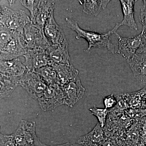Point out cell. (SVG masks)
Returning <instances> with one entry per match:
<instances>
[{
    "label": "cell",
    "mask_w": 146,
    "mask_h": 146,
    "mask_svg": "<svg viewBox=\"0 0 146 146\" xmlns=\"http://www.w3.org/2000/svg\"><path fill=\"white\" fill-rule=\"evenodd\" d=\"M0 63L1 74L5 75L20 78L27 71L23 63L18 58L8 61H1Z\"/></svg>",
    "instance_id": "17"
},
{
    "label": "cell",
    "mask_w": 146,
    "mask_h": 146,
    "mask_svg": "<svg viewBox=\"0 0 146 146\" xmlns=\"http://www.w3.org/2000/svg\"><path fill=\"white\" fill-rule=\"evenodd\" d=\"M18 85L23 87L31 97L36 100L41 97L48 86L39 75L35 72L27 70L20 77Z\"/></svg>",
    "instance_id": "7"
},
{
    "label": "cell",
    "mask_w": 146,
    "mask_h": 146,
    "mask_svg": "<svg viewBox=\"0 0 146 146\" xmlns=\"http://www.w3.org/2000/svg\"><path fill=\"white\" fill-rule=\"evenodd\" d=\"M23 35L27 51L46 50L51 45L45 36L44 30L31 22L26 26Z\"/></svg>",
    "instance_id": "5"
},
{
    "label": "cell",
    "mask_w": 146,
    "mask_h": 146,
    "mask_svg": "<svg viewBox=\"0 0 146 146\" xmlns=\"http://www.w3.org/2000/svg\"><path fill=\"white\" fill-rule=\"evenodd\" d=\"M1 146H16L13 139V134L5 135L1 133Z\"/></svg>",
    "instance_id": "26"
},
{
    "label": "cell",
    "mask_w": 146,
    "mask_h": 146,
    "mask_svg": "<svg viewBox=\"0 0 146 146\" xmlns=\"http://www.w3.org/2000/svg\"><path fill=\"white\" fill-rule=\"evenodd\" d=\"M52 146H84L80 144L76 143H66L62 144V145H53Z\"/></svg>",
    "instance_id": "28"
},
{
    "label": "cell",
    "mask_w": 146,
    "mask_h": 146,
    "mask_svg": "<svg viewBox=\"0 0 146 146\" xmlns=\"http://www.w3.org/2000/svg\"><path fill=\"white\" fill-rule=\"evenodd\" d=\"M37 100L44 111L52 110L65 104L64 93L61 86L58 84L48 86Z\"/></svg>",
    "instance_id": "6"
},
{
    "label": "cell",
    "mask_w": 146,
    "mask_h": 146,
    "mask_svg": "<svg viewBox=\"0 0 146 146\" xmlns=\"http://www.w3.org/2000/svg\"><path fill=\"white\" fill-rule=\"evenodd\" d=\"M136 1L133 0L119 1L123 14V20L119 23L120 27L125 26L131 30H138V25L134 18V6Z\"/></svg>",
    "instance_id": "15"
},
{
    "label": "cell",
    "mask_w": 146,
    "mask_h": 146,
    "mask_svg": "<svg viewBox=\"0 0 146 146\" xmlns=\"http://www.w3.org/2000/svg\"><path fill=\"white\" fill-rule=\"evenodd\" d=\"M65 21L68 27L76 33V39L83 38L88 42V48L85 50L86 52L91 51L92 48H98L107 49L113 54L116 52L115 45L112 44L109 38L111 35L116 33L120 27L118 23L116 24L114 28L107 33H99L82 29L79 26L78 22L72 19L66 18Z\"/></svg>",
    "instance_id": "1"
},
{
    "label": "cell",
    "mask_w": 146,
    "mask_h": 146,
    "mask_svg": "<svg viewBox=\"0 0 146 146\" xmlns=\"http://www.w3.org/2000/svg\"><path fill=\"white\" fill-rule=\"evenodd\" d=\"M110 1H79L82 5L83 11L88 15L98 16L103 10L107 7Z\"/></svg>",
    "instance_id": "19"
},
{
    "label": "cell",
    "mask_w": 146,
    "mask_h": 146,
    "mask_svg": "<svg viewBox=\"0 0 146 146\" xmlns=\"http://www.w3.org/2000/svg\"><path fill=\"white\" fill-rule=\"evenodd\" d=\"M64 93L65 104L73 107L83 98L85 89L78 76L61 86Z\"/></svg>",
    "instance_id": "9"
},
{
    "label": "cell",
    "mask_w": 146,
    "mask_h": 146,
    "mask_svg": "<svg viewBox=\"0 0 146 146\" xmlns=\"http://www.w3.org/2000/svg\"><path fill=\"white\" fill-rule=\"evenodd\" d=\"M126 62L134 78L142 84L146 85V50L141 47L135 55Z\"/></svg>",
    "instance_id": "10"
},
{
    "label": "cell",
    "mask_w": 146,
    "mask_h": 146,
    "mask_svg": "<svg viewBox=\"0 0 146 146\" xmlns=\"http://www.w3.org/2000/svg\"><path fill=\"white\" fill-rule=\"evenodd\" d=\"M57 74L58 84L62 86L78 76L79 71L71 63H54L51 65Z\"/></svg>",
    "instance_id": "14"
},
{
    "label": "cell",
    "mask_w": 146,
    "mask_h": 146,
    "mask_svg": "<svg viewBox=\"0 0 146 146\" xmlns=\"http://www.w3.org/2000/svg\"><path fill=\"white\" fill-rule=\"evenodd\" d=\"M91 114L96 117L101 127L103 128L105 125L108 110L105 108H99L94 106L89 109Z\"/></svg>",
    "instance_id": "22"
},
{
    "label": "cell",
    "mask_w": 146,
    "mask_h": 146,
    "mask_svg": "<svg viewBox=\"0 0 146 146\" xmlns=\"http://www.w3.org/2000/svg\"><path fill=\"white\" fill-rule=\"evenodd\" d=\"M46 53L49 60L48 65L54 63H71L67 39L58 44L50 45L47 49Z\"/></svg>",
    "instance_id": "12"
},
{
    "label": "cell",
    "mask_w": 146,
    "mask_h": 146,
    "mask_svg": "<svg viewBox=\"0 0 146 146\" xmlns=\"http://www.w3.org/2000/svg\"><path fill=\"white\" fill-rule=\"evenodd\" d=\"M117 37L119 54L126 60H130L135 55L138 50L143 46L146 38L143 33L136 36L124 37L115 33Z\"/></svg>",
    "instance_id": "8"
},
{
    "label": "cell",
    "mask_w": 146,
    "mask_h": 146,
    "mask_svg": "<svg viewBox=\"0 0 146 146\" xmlns=\"http://www.w3.org/2000/svg\"><path fill=\"white\" fill-rule=\"evenodd\" d=\"M22 5L25 7L29 11L30 13V17L31 21L34 18L35 16L39 4H40L41 1H34V0H24V1H20Z\"/></svg>",
    "instance_id": "23"
},
{
    "label": "cell",
    "mask_w": 146,
    "mask_h": 146,
    "mask_svg": "<svg viewBox=\"0 0 146 146\" xmlns=\"http://www.w3.org/2000/svg\"><path fill=\"white\" fill-rule=\"evenodd\" d=\"M30 17L23 10H13L5 6H1V25L13 31L23 33L27 24L31 23Z\"/></svg>",
    "instance_id": "2"
},
{
    "label": "cell",
    "mask_w": 146,
    "mask_h": 146,
    "mask_svg": "<svg viewBox=\"0 0 146 146\" xmlns=\"http://www.w3.org/2000/svg\"><path fill=\"white\" fill-rule=\"evenodd\" d=\"M14 31L1 25L0 26V48H2L11 39Z\"/></svg>",
    "instance_id": "24"
},
{
    "label": "cell",
    "mask_w": 146,
    "mask_h": 146,
    "mask_svg": "<svg viewBox=\"0 0 146 146\" xmlns=\"http://www.w3.org/2000/svg\"><path fill=\"white\" fill-rule=\"evenodd\" d=\"M8 1L9 5L11 7L14 4H15L16 1H12V0H11V1Z\"/></svg>",
    "instance_id": "29"
},
{
    "label": "cell",
    "mask_w": 146,
    "mask_h": 146,
    "mask_svg": "<svg viewBox=\"0 0 146 146\" xmlns=\"http://www.w3.org/2000/svg\"><path fill=\"white\" fill-rule=\"evenodd\" d=\"M20 78L10 76L1 74V99L9 97L16 87Z\"/></svg>",
    "instance_id": "20"
},
{
    "label": "cell",
    "mask_w": 146,
    "mask_h": 146,
    "mask_svg": "<svg viewBox=\"0 0 146 146\" xmlns=\"http://www.w3.org/2000/svg\"><path fill=\"white\" fill-rule=\"evenodd\" d=\"M54 1H41L31 23L44 30L45 23L54 12Z\"/></svg>",
    "instance_id": "16"
},
{
    "label": "cell",
    "mask_w": 146,
    "mask_h": 146,
    "mask_svg": "<svg viewBox=\"0 0 146 146\" xmlns=\"http://www.w3.org/2000/svg\"><path fill=\"white\" fill-rule=\"evenodd\" d=\"M35 122L22 120L13 134L16 146H48L43 143L36 135Z\"/></svg>",
    "instance_id": "3"
},
{
    "label": "cell",
    "mask_w": 146,
    "mask_h": 146,
    "mask_svg": "<svg viewBox=\"0 0 146 146\" xmlns=\"http://www.w3.org/2000/svg\"><path fill=\"white\" fill-rule=\"evenodd\" d=\"M27 52L23 33L14 31L10 41L0 48V60L1 61L12 60L23 56Z\"/></svg>",
    "instance_id": "4"
},
{
    "label": "cell",
    "mask_w": 146,
    "mask_h": 146,
    "mask_svg": "<svg viewBox=\"0 0 146 146\" xmlns=\"http://www.w3.org/2000/svg\"><path fill=\"white\" fill-rule=\"evenodd\" d=\"M139 21L143 26L142 32L146 38V1H143V5L141 9L139 17Z\"/></svg>",
    "instance_id": "25"
},
{
    "label": "cell",
    "mask_w": 146,
    "mask_h": 146,
    "mask_svg": "<svg viewBox=\"0 0 146 146\" xmlns=\"http://www.w3.org/2000/svg\"><path fill=\"white\" fill-rule=\"evenodd\" d=\"M103 102L104 108L108 110L115 106L117 103V101L114 94H112L104 98Z\"/></svg>",
    "instance_id": "27"
},
{
    "label": "cell",
    "mask_w": 146,
    "mask_h": 146,
    "mask_svg": "<svg viewBox=\"0 0 146 146\" xmlns=\"http://www.w3.org/2000/svg\"><path fill=\"white\" fill-rule=\"evenodd\" d=\"M142 48H143L145 49L146 50V38L145 39V43H144L143 46L141 47Z\"/></svg>",
    "instance_id": "30"
},
{
    "label": "cell",
    "mask_w": 146,
    "mask_h": 146,
    "mask_svg": "<svg viewBox=\"0 0 146 146\" xmlns=\"http://www.w3.org/2000/svg\"><path fill=\"white\" fill-rule=\"evenodd\" d=\"M46 50H29L23 56L25 58L23 64L27 70L34 72L48 65L49 60Z\"/></svg>",
    "instance_id": "11"
},
{
    "label": "cell",
    "mask_w": 146,
    "mask_h": 146,
    "mask_svg": "<svg viewBox=\"0 0 146 146\" xmlns=\"http://www.w3.org/2000/svg\"><path fill=\"white\" fill-rule=\"evenodd\" d=\"M34 72L39 75L48 86L58 84L57 74L52 66L47 65Z\"/></svg>",
    "instance_id": "21"
},
{
    "label": "cell",
    "mask_w": 146,
    "mask_h": 146,
    "mask_svg": "<svg viewBox=\"0 0 146 146\" xmlns=\"http://www.w3.org/2000/svg\"><path fill=\"white\" fill-rule=\"evenodd\" d=\"M102 128L98 123L89 133L79 138L78 143L84 146H100L104 141Z\"/></svg>",
    "instance_id": "18"
},
{
    "label": "cell",
    "mask_w": 146,
    "mask_h": 146,
    "mask_svg": "<svg viewBox=\"0 0 146 146\" xmlns=\"http://www.w3.org/2000/svg\"><path fill=\"white\" fill-rule=\"evenodd\" d=\"M44 32L51 45L58 44L67 39L63 29L55 20L54 12L45 23Z\"/></svg>",
    "instance_id": "13"
}]
</instances>
